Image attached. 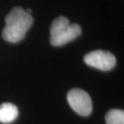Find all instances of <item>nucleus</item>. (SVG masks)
Returning <instances> with one entry per match:
<instances>
[{"mask_svg": "<svg viewBox=\"0 0 124 124\" xmlns=\"http://www.w3.org/2000/svg\"><path fill=\"white\" fill-rule=\"evenodd\" d=\"M33 18L22 7H15L5 18L6 25L2 31L3 39L10 43H17L24 39L33 24Z\"/></svg>", "mask_w": 124, "mask_h": 124, "instance_id": "f257e3e1", "label": "nucleus"}, {"mask_svg": "<svg viewBox=\"0 0 124 124\" xmlns=\"http://www.w3.org/2000/svg\"><path fill=\"white\" fill-rule=\"evenodd\" d=\"M81 28L77 23L71 24L69 19L60 16L54 20L50 29V41L53 46H62L77 39Z\"/></svg>", "mask_w": 124, "mask_h": 124, "instance_id": "f03ea898", "label": "nucleus"}, {"mask_svg": "<svg viewBox=\"0 0 124 124\" xmlns=\"http://www.w3.org/2000/svg\"><path fill=\"white\" fill-rule=\"evenodd\" d=\"M67 101L71 108L79 115L87 116L93 112L92 99L88 93L81 89L70 90L67 94Z\"/></svg>", "mask_w": 124, "mask_h": 124, "instance_id": "7ed1b4c3", "label": "nucleus"}, {"mask_svg": "<svg viewBox=\"0 0 124 124\" xmlns=\"http://www.w3.org/2000/svg\"><path fill=\"white\" fill-rule=\"evenodd\" d=\"M84 60L88 66L102 71L111 70L116 63V59L113 54L101 50H94L85 54Z\"/></svg>", "mask_w": 124, "mask_h": 124, "instance_id": "20e7f679", "label": "nucleus"}, {"mask_svg": "<svg viewBox=\"0 0 124 124\" xmlns=\"http://www.w3.org/2000/svg\"><path fill=\"white\" fill-rule=\"evenodd\" d=\"M19 115L17 107L11 103H4L0 105V123L8 124L13 123Z\"/></svg>", "mask_w": 124, "mask_h": 124, "instance_id": "39448f33", "label": "nucleus"}, {"mask_svg": "<svg viewBox=\"0 0 124 124\" xmlns=\"http://www.w3.org/2000/svg\"><path fill=\"white\" fill-rule=\"evenodd\" d=\"M106 124H124V112L119 109L110 110L105 116Z\"/></svg>", "mask_w": 124, "mask_h": 124, "instance_id": "423d86ee", "label": "nucleus"}]
</instances>
